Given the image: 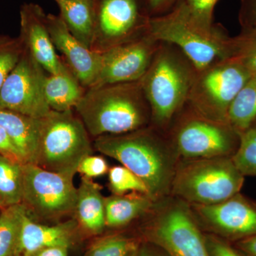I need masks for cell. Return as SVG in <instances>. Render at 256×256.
I'll use <instances>...</instances> for the list:
<instances>
[{"label": "cell", "instance_id": "83f0119b", "mask_svg": "<svg viewBox=\"0 0 256 256\" xmlns=\"http://www.w3.org/2000/svg\"><path fill=\"white\" fill-rule=\"evenodd\" d=\"M24 50L20 37L0 35V90Z\"/></svg>", "mask_w": 256, "mask_h": 256}, {"label": "cell", "instance_id": "7a4b0ae2", "mask_svg": "<svg viewBox=\"0 0 256 256\" xmlns=\"http://www.w3.org/2000/svg\"><path fill=\"white\" fill-rule=\"evenodd\" d=\"M75 110L95 138L132 132L152 124L150 106L140 80L88 88Z\"/></svg>", "mask_w": 256, "mask_h": 256}, {"label": "cell", "instance_id": "e0dca14e", "mask_svg": "<svg viewBox=\"0 0 256 256\" xmlns=\"http://www.w3.org/2000/svg\"><path fill=\"white\" fill-rule=\"evenodd\" d=\"M76 220L46 225L40 223L28 214L20 204V224L14 256H33L37 252L52 246L70 247L73 242Z\"/></svg>", "mask_w": 256, "mask_h": 256}, {"label": "cell", "instance_id": "d4e9b609", "mask_svg": "<svg viewBox=\"0 0 256 256\" xmlns=\"http://www.w3.org/2000/svg\"><path fill=\"white\" fill-rule=\"evenodd\" d=\"M20 224V204L0 210V256H14Z\"/></svg>", "mask_w": 256, "mask_h": 256}, {"label": "cell", "instance_id": "cb8c5ba5", "mask_svg": "<svg viewBox=\"0 0 256 256\" xmlns=\"http://www.w3.org/2000/svg\"><path fill=\"white\" fill-rule=\"evenodd\" d=\"M22 165L0 154V210L22 203Z\"/></svg>", "mask_w": 256, "mask_h": 256}, {"label": "cell", "instance_id": "74e56055", "mask_svg": "<svg viewBox=\"0 0 256 256\" xmlns=\"http://www.w3.org/2000/svg\"><path fill=\"white\" fill-rule=\"evenodd\" d=\"M176 0H148V4L151 11L160 12L172 4Z\"/></svg>", "mask_w": 256, "mask_h": 256}, {"label": "cell", "instance_id": "603a6c76", "mask_svg": "<svg viewBox=\"0 0 256 256\" xmlns=\"http://www.w3.org/2000/svg\"><path fill=\"white\" fill-rule=\"evenodd\" d=\"M228 122L238 134L256 124V76L240 89L229 108Z\"/></svg>", "mask_w": 256, "mask_h": 256}, {"label": "cell", "instance_id": "484cf974", "mask_svg": "<svg viewBox=\"0 0 256 256\" xmlns=\"http://www.w3.org/2000/svg\"><path fill=\"white\" fill-rule=\"evenodd\" d=\"M239 136L238 146L232 160L244 176H256V124Z\"/></svg>", "mask_w": 256, "mask_h": 256}, {"label": "cell", "instance_id": "ac0fdd59", "mask_svg": "<svg viewBox=\"0 0 256 256\" xmlns=\"http://www.w3.org/2000/svg\"><path fill=\"white\" fill-rule=\"evenodd\" d=\"M74 215L78 225L88 233L98 234L105 228V197L92 178L82 176Z\"/></svg>", "mask_w": 256, "mask_h": 256}, {"label": "cell", "instance_id": "3957f363", "mask_svg": "<svg viewBox=\"0 0 256 256\" xmlns=\"http://www.w3.org/2000/svg\"><path fill=\"white\" fill-rule=\"evenodd\" d=\"M191 60L178 47L162 42L140 80L150 106L152 126L165 132L188 104L196 74Z\"/></svg>", "mask_w": 256, "mask_h": 256}, {"label": "cell", "instance_id": "8d00e7d4", "mask_svg": "<svg viewBox=\"0 0 256 256\" xmlns=\"http://www.w3.org/2000/svg\"><path fill=\"white\" fill-rule=\"evenodd\" d=\"M68 248L52 246L42 249L33 256H68Z\"/></svg>", "mask_w": 256, "mask_h": 256}, {"label": "cell", "instance_id": "6da1fadb", "mask_svg": "<svg viewBox=\"0 0 256 256\" xmlns=\"http://www.w3.org/2000/svg\"><path fill=\"white\" fill-rule=\"evenodd\" d=\"M164 133L150 124L130 132L96 138L94 146L140 178L154 200L169 191L175 172L172 159L176 150Z\"/></svg>", "mask_w": 256, "mask_h": 256}, {"label": "cell", "instance_id": "1f68e13d", "mask_svg": "<svg viewBox=\"0 0 256 256\" xmlns=\"http://www.w3.org/2000/svg\"><path fill=\"white\" fill-rule=\"evenodd\" d=\"M108 164L102 156L89 154L79 163L77 172L84 178H92L107 174L109 171Z\"/></svg>", "mask_w": 256, "mask_h": 256}, {"label": "cell", "instance_id": "d6986e66", "mask_svg": "<svg viewBox=\"0 0 256 256\" xmlns=\"http://www.w3.org/2000/svg\"><path fill=\"white\" fill-rule=\"evenodd\" d=\"M86 90L68 66L60 73L46 74L45 78V98L52 110H73L82 100Z\"/></svg>", "mask_w": 256, "mask_h": 256}, {"label": "cell", "instance_id": "4fadbf2b", "mask_svg": "<svg viewBox=\"0 0 256 256\" xmlns=\"http://www.w3.org/2000/svg\"><path fill=\"white\" fill-rule=\"evenodd\" d=\"M160 43L148 32L133 41L101 53L98 72L92 87L140 80Z\"/></svg>", "mask_w": 256, "mask_h": 256}, {"label": "cell", "instance_id": "ba28073f", "mask_svg": "<svg viewBox=\"0 0 256 256\" xmlns=\"http://www.w3.org/2000/svg\"><path fill=\"white\" fill-rule=\"evenodd\" d=\"M22 204L34 220L58 222L74 214L77 188L75 175L54 172L28 163L22 165Z\"/></svg>", "mask_w": 256, "mask_h": 256}, {"label": "cell", "instance_id": "f1b7e54d", "mask_svg": "<svg viewBox=\"0 0 256 256\" xmlns=\"http://www.w3.org/2000/svg\"><path fill=\"white\" fill-rule=\"evenodd\" d=\"M108 178L109 186L114 194L122 195L132 192L148 195V188L142 180L124 166L111 168Z\"/></svg>", "mask_w": 256, "mask_h": 256}, {"label": "cell", "instance_id": "9a60e30c", "mask_svg": "<svg viewBox=\"0 0 256 256\" xmlns=\"http://www.w3.org/2000/svg\"><path fill=\"white\" fill-rule=\"evenodd\" d=\"M47 26L56 50L86 88L92 87L98 72L100 54L92 52L70 33L60 16L46 15Z\"/></svg>", "mask_w": 256, "mask_h": 256}, {"label": "cell", "instance_id": "d590c367", "mask_svg": "<svg viewBox=\"0 0 256 256\" xmlns=\"http://www.w3.org/2000/svg\"><path fill=\"white\" fill-rule=\"evenodd\" d=\"M233 246L242 256H256V235L235 242Z\"/></svg>", "mask_w": 256, "mask_h": 256}, {"label": "cell", "instance_id": "4dcf8cb0", "mask_svg": "<svg viewBox=\"0 0 256 256\" xmlns=\"http://www.w3.org/2000/svg\"><path fill=\"white\" fill-rule=\"evenodd\" d=\"M220 0H182L188 12L203 28H212L215 5Z\"/></svg>", "mask_w": 256, "mask_h": 256}, {"label": "cell", "instance_id": "5bb4252c", "mask_svg": "<svg viewBox=\"0 0 256 256\" xmlns=\"http://www.w3.org/2000/svg\"><path fill=\"white\" fill-rule=\"evenodd\" d=\"M194 207L205 225L227 242L256 235V202L240 193L220 203Z\"/></svg>", "mask_w": 256, "mask_h": 256}, {"label": "cell", "instance_id": "d6a6232c", "mask_svg": "<svg viewBox=\"0 0 256 256\" xmlns=\"http://www.w3.org/2000/svg\"><path fill=\"white\" fill-rule=\"evenodd\" d=\"M204 239L210 256H242L234 246L217 236H204Z\"/></svg>", "mask_w": 256, "mask_h": 256}, {"label": "cell", "instance_id": "2e32d148", "mask_svg": "<svg viewBox=\"0 0 256 256\" xmlns=\"http://www.w3.org/2000/svg\"><path fill=\"white\" fill-rule=\"evenodd\" d=\"M20 38L24 46L48 74L63 72L67 65L56 53L47 26L46 15L35 4L22 6Z\"/></svg>", "mask_w": 256, "mask_h": 256}, {"label": "cell", "instance_id": "836d02e7", "mask_svg": "<svg viewBox=\"0 0 256 256\" xmlns=\"http://www.w3.org/2000/svg\"><path fill=\"white\" fill-rule=\"evenodd\" d=\"M0 154L18 162L24 164V162L18 148L2 126H0Z\"/></svg>", "mask_w": 256, "mask_h": 256}, {"label": "cell", "instance_id": "ffe728a7", "mask_svg": "<svg viewBox=\"0 0 256 256\" xmlns=\"http://www.w3.org/2000/svg\"><path fill=\"white\" fill-rule=\"evenodd\" d=\"M38 118L0 108V126L12 140L24 164H34L38 141Z\"/></svg>", "mask_w": 256, "mask_h": 256}, {"label": "cell", "instance_id": "f546056e", "mask_svg": "<svg viewBox=\"0 0 256 256\" xmlns=\"http://www.w3.org/2000/svg\"><path fill=\"white\" fill-rule=\"evenodd\" d=\"M134 240L122 236H111L96 242L88 256H129L137 252Z\"/></svg>", "mask_w": 256, "mask_h": 256}, {"label": "cell", "instance_id": "f35d334b", "mask_svg": "<svg viewBox=\"0 0 256 256\" xmlns=\"http://www.w3.org/2000/svg\"><path fill=\"white\" fill-rule=\"evenodd\" d=\"M138 256H168L165 254H160L154 250H152L150 248H148L146 247H143L142 248L138 249Z\"/></svg>", "mask_w": 256, "mask_h": 256}, {"label": "cell", "instance_id": "277c9868", "mask_svg": "<svg viewBox=\"0 0 256 256\" xmlns=\"http://www.w3.org/2000/svg\"><path fill=\"white\" fill-rule=\"evenodd\" d=\"M148 33L158 41L178 47L197 70L233 55V38L220 28H203L182 2L170 12L150 18Z\"/></svg>", "mask_w": 256, "mask_h": 256}, {"label": "cell", "instance_id": "8fae6325", "mask_svg": "<svg viewBox=\"0 0 256 256\" xmlns=\"http://www.w3.org/2000/svg\"><path fill=\"white\" fill-rule=\"evenodd\" d=\"M150 18L141 15L137 0H101L90 50L104 53L143 36L148 32Z\"/></svg>", "mask_w": 256, "mask_h": 256}, {"label": "cell", "instance_id": "60d3db41", "mask_svg": "<svg viewBox=\"0 0 256 256\" xmlns=\"http://www.w3.org/2000/svg\"></svg>", "mask_w": 256, "mask_h": 256}, {"label": "cell", "instance_id": "7c38bea8", "mask_svg": "<svg viewBox=\"0 0 256 256\" xmlns=\"http://www.w3.org/2000/svg\"><path fill=\"white\" fill-rule=\"evenodd\" d=\"M146 235L168 256H210L204 236L182 204L163 210L148 226Z\"/></svg>", "mask_w": 256, "mask_h": 256}, {"label": "cell", "instance_id": "e575fe53", "mask_svg": "<svg viewBox=\"0 0 256 256\" xmlns=\"http://www.w3.org/2000/svg\"><path fill=\"white\" fill-rule=\"evenodd\" d=\"M240 22L242 28H256V0H242Z\"/></svg>", "mask_w": 256, "mask_h": 256}, {"label": "cell", "instance_id": "52a82bcc", "mask_svg": "<svg viewBox=\"0 0 256 256\" xmlns=\"http://www.w3.org/2000/svg\"><path fill=\"white\" fill-rule=\"evenodd\" d=\"M250 77L233 57L218 60L197 70L188 104L207 119L228 124L229 108Z\"/></svg>", "mask_w": 256, "mask_h": 256}, {"label": "cell", "instance_id": "5b68a950", "mask_svg": "<svg viewBox=\"0 0 256 256\" xmlns=\"http://www.w3.org/2000/svg\"><path fill=\"white\" fill-rule=\"evenodd\" d=\"M90 136L73 110H50L38 118L34 164L48 171L75 175L80 161L92 154Z\"/></svg>", "mask_w": 256, "mask_h": 256}, {"label": "cell", "instance_id": "30bf717a", "mask_svg": "<svg viewBox=\"0 0 256 256\" xmlns=\"http://www.w3.org/2000/svg\"><path fill=\"white\" fill-rule=\"evenodd\" d=\"M44 70L24 47L0 90V108L35 118L48 114L52 110L45 98Z\"/></svg>", "mask_w": 256, "mask_h": 256}, {"label": "cell", "instance_id": "8992f818", "mask_svg": "<svg viewBox=\"0 0 256 256\" xmlns=\"http://www.w3.org/2000/svg\"><path fill=\"white\" fill-rule=\"evenodd\" d=\"M244 176L232 156L195 159L178 166L171 188L193 205H210L240 193Z\"/></svg>", "mask_w": 256, "mask_h": 256}, {"label": "cell", "instance_id": "ab89813d", "mask_svg": "<svg viewBox=\"0 0 256 256\" xmlns=\"http://www.w3.org/2000/svg\"><path fill=\"white\" fill-rule=\"evenodd\" d=\"M129 256H138V250L137 252H133V254H131Z\"/></svg>", "mask_w": 256, "mask_h": 256}, {"label": "cell", "instance_id": "7402d4cb", "mask_svg": "<svg viewBox=\"0 0 256 256\" xmlns=\"http://www.w3.org/2000/svg\"><path fill=\"white\" fill-rule=\"evenodd\" d=\"M152 200L148 194L136 192L105 197L106 226L120 227L129 224L149 210Z\"/></svg>", "mask_w": 256, "mask_h": 256}, {"label": "cell", "instance_id": "4316f807", "mask_svg": "<svg viewBox=\"0 0 256 256\" xmlns=\"http://www.w3.org/2000/svg\"><path fill=\"white\" fill-rule=\"evenodd\" d=\"M232 57L240 62L252 76H256V28H242L233 37Z\"/></svg>", "mask_w": 256, "mask_h": 256}, {"label": "cell", "instance_id": "9c48e42d", "mask_svg": "<svg viewBox=\"0 0 256 256\" xmlns=\"http://www.w3.org/2000/svg\"><path fill=\"white\" fill-rule=\"evenodd\" d=\"M176 119L170 138L176 153L184 158L232 156L238 148L240 136L230 124L207 119L188 104Z\"/></svg>", "mask_w": 256, "mask_h": 256}, {"label": "cell", "instance_id": "44dd1931", "mask_svg": "<svg viewBox=\"0 0 256 256\" xmlns=\"http://www.w3.org/2000/svg\"><path fill=\"white\" fill-rule=\"evenodd\" d=\"M56 2L60 8V18L69 31L90 48L95 25L92 0H56Z\"/></svg>", "mask_w": 256, "mask_h": 256}]
</instances>
